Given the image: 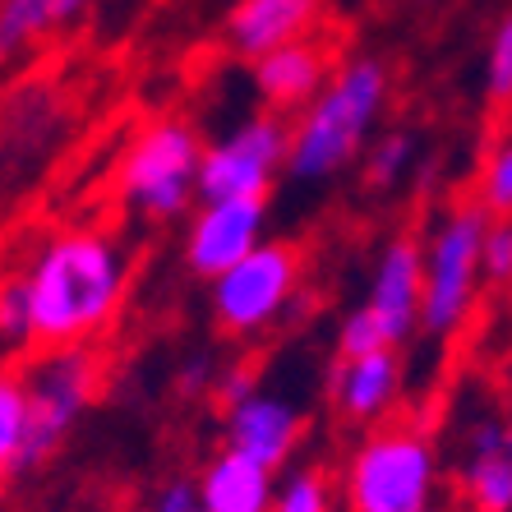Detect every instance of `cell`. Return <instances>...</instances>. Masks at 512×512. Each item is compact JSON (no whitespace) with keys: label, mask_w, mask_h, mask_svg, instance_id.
Here are the masks:
<instances>
[{"label":"cell","mask_w":512,"mask_h":512,"mask_svg":"<svg viewBox=\"0 0 512 512\" xmlns=\"http://www.w3.org/2000/svg\"><path fill=\"white\" fill-rule=\"evenodd\" d=\"M328 79H333L328 51L314 37H300L291 47H277L263 60H254V88L277 111H305L328 88Z\"/></svg>","instance_id":"obj_15"},{"label":"cell","mask_w":512,"mask_h":512,"mask_svg":"<svg viewBox=\"0 0 512 512\" xmlns=\"http://www.w3.org/2000/svg\"><path fill=\"white\" fill-rule=\"evenodd\" d=\"M411 167H416V134H406V130L379 134V139L370 143V153L360 157V171L370 180V190H393V185H402V180L411 176Z\"/></svg>","instance_id":"obj_18"},{"label":"cell","mask_w":512,"mask_h":512,"mask_svg":"<svg viewBox=\"0 0 512 512\" xmlns=\"http://www.w3.org/2000/svg\"><path fill=\"white\" fill-rule=\"evenodd\" d=\"M203 148L190 120L162 116L153 125H143L134 143L120 157L116 171V194L143 222H176L190 213V203L199 199V171H203Z\"/></svg>","instance_id":"obj_4"},{"label":"cell","mask_w":512,"mask_h":512,"mask_svg":"<svg viewBox=\"0 0 512 512\" xmlns=\"http://www.w3.org/2000/svg\"><path fill=\"white\" fill-rule=\"evenodd\" d=\"M194 485L208 512H273L277 503V471L236 448L208 457Z\"/></svg>","instance_id":"obj_16"},{"label":"cell","mask_w":512,"mask_h":512,"mask_svg":"<svg viewBox=\"0 0 512 512\" xmlns=\"http://www.w3.org/2000/svg\"><path fill=\"white\" fill-rule=\"evenodd\" d=\"M273 512H333V485L314 466H286L277 476Z\"/></svg>","instance_id":"obj_19"},{"label":"cell","mask_w":512,"mask_h":512,"mask_svg":"<svg viewBox=\"0 0 512 512\" xmlns=\"http://www.w3.org/2000/svg\"><path fill=\"white\" fill-rule=\"evenodd\" d=\"M254 393H259V383H254V374L245 370V365H231V370H222L213 379V397H217V406H222V411L240 406L245 397H254Z\"/></svg>","instance_id":"obj_26"},{"label":"cell","mask_w":512,"mask_h":512,"mask_svg":"<svg viewBox=\"0 0 512 512\" xmlns=\"http://www.w3.org/2000/svg\"><path fill=\"white\" fill-rule=\"evenodd\" d=\"M0 328H5V342L10 346L28 342V291H24L19 277L5 286V300H0Z\"/></svg>","instance_id":"obj_25"},{"label":"cell","mask_w":512,"mask_h":512,"mask_svg":"<svg viewBox=\"0 0 512 512\" xmlns=\"http://www.w3.org/2000/svg\"><path fill=\"white\" fill-rule=\"evenodd\" d=\"M402 397V356L397 346H383L370 356L337 360L333 374V402L342 411V420L351 425H379Z\"/></svg>","instance_id":"obj_14"},{"label":"cell","mask_w":512,"mask_h":512,"mask_svg":"<svg viewBox=\"0 0 512 512\" xmlns=\"http://www.w3.org/2000/svg\"><path fill=\"white\" fill-rule=\"evenodd\" d=\"M439 453L416 425H374L342 466L346 512H434Z\"/></svg>","instance_id":"obj_3"},{"label":"cell","mask_w":512,"mask_h":512,"mask_svg":"<svg viewBox=\"0 0 512 512\" xmlns=\"http://www.w3.org/2000/svg\"><path fill=\"white\" fill-rule=\"evenodd\" d=\"M365 310L383 328V342L402 351L420 333L425 314V240L393 236L374 259L370 286H365Z\"/></svg>","instance_id":"obj_10"},{"label":"cell","mask_w":512,"mask_h":512,"mask_svg":"<svg viewBox=\"0 0 512 512\" xmlns=\"http://www.w3.org/2000/svg\"><path fill=\"white\" fill-rule=\"evenodd\" d=\"M416 5H434V0H416Z\"/></svg>","instance_id":"obj_30"},{"label":"cell","mask_w":512,"mask_h":512,"mask_svg":"<svg viewBox=\"0 0 512 512\" xmlns=\"http://www.w3.org/2000/svg\"><path fill=\"white\" fill-rule=\"evenodd\" d=\"M476 203L489 217H512V134L489 148V157L480 162L476 180Z\"/></svg>","instance_id":"obj_21"},{"label":"cell","mask_w":512,"mask_h":512,"mask_svg":"<svg viewBox=\"0 0 512 512\" xmlns=\"http://www.w3.org/2000/svg\"><path fill=\"white\" fill-rule=\"evenodd\" d=\"M383 328L374 323V314L365 310V305H356V310L342 319V328H337V360H356V356H370V351H383Z\"/></svg>","instance_id":"obj_23"},{"label":"cell","mask_w":512,"mask_h":512,"mask_svg":"<svg viewBox=\"0 0 512 512\" xmlns=\"http://www.w3.org/2000/svg\"><path fill=\"white\" fill-rule=\"evenodd\" d=\"M485 282L512 286V217H494L485 231Z\"/></svg>","instance_id":"obj_24"},{"label":"cell","mask_w":512,"mask_h":512,"mask_svg":"<svg viewBox=\"0 0 512 512\" xmlns=\"http://www.w3.org/2000/svg\"><path fill=\"white\" fill-rule=\"evenodd\" d=\"M24 434H28V383L24 374H10L0 383V462H5V476L24 453Z\"/></svg>","instance_id":"obj_20"},{"label":"cell","mask_w":512,"mask_h":512,"mask_svg":"<svg viewBox=\"0 0 512 512\" xmlns=\"http://www.w3.org/2000/svg\"><path fill=\"white\" fill-rule=\"evenodd\" d=\"M19 282L28 291V346L70 351L88 346L116 319L130 282V254L107 231H56L33 250Z\"/></svg>","instance_id":"obj_1"},{"label":"cell","mask_w":512,"mask_h":512,"mask_svg":"<svg viewBox=\"0 0 512 512\" xmlns=\"http://www.w3.org/2000/svg\"><path fill=\"white\" fill-rule=\"evenodd\" d=\"M494 217L480 203H457L425 236V314L420 333L434 342L462 333L485 286V231Z\"/></svg>","instance_id":"obj_5"},{"label":"cell","mask_w":512,"mask_h":512,"mask_svg":"<svg viewBox=\"0 0 512 512\" xmlns=\"http://www.w3.org/2000/svg\"><path fill=\"white\" fill-rule=\"evenodd\" d=\"M393 97V74L379 56H356L333 70L328 88L291 120L286 176L296 185H323L370 153L379 116Z\"/></svg>","instance_id":"obj_2"},{"label":"cell","mask_w":512,"mask_h":512,"mask_svg":"<svg viewBox=\"0 0 512 512\" xmlns=\"http://www.w3.org/2000/svg\"><path fill=\"white\" fill-rule=\"evenodd\" d=\"M56 5H60V24H74V19H79L93 0H56Z\"/></svg>","instance_id":"obj_29"},{"label":"cell","mask_w":512,"mask_h":512,"mask_svg":"<svg viewBox=\"0 0 512 512\" xmlns=\"http://www.w3.org/2000/svg\"><path fill=\"white\" fill-rule=\"evenodd\" d=\"M286 153H291V125L282 116H273V111L245 116L203 148L199 203L268 199L273 180L286 171Z\"/></svg>","instance_id":"obj_8"},{"label":"cell","mask_w":512,"mask_h":512,"mask_svg":"<svg viewBox=\"0 0 512 512\" xmlns=\"http://www.w3.org/2000/svg\"><path fill=\"white\" fill-rule=\"evenodd\" d=\"M24 383H28V434L10 476L37 471L65 443V434L79 425V416L97 397V360L88 346L47 351L33 370H24Z\"/></svg>","instance_id":"obj_6"},{"label":"cell","mask_w":512,"mask_h":512,"mask_svg":"<svg viewBox=\"0 0 512 512\" xmlns=\"http://www.w3.org/2000/svg\"><path fill=\"white\" fill-rule=\"evenodd\" d=\"M208 365H213V360H208V356H190V360H185V370L176 374V379H180V388H185V393H199L203 383L213 379V370H208Z\"/></svg>","instance_id":"obj_28"},{"label":"cell","mask_w":512,"mask_h":512,"mask_svg":"<svg viewBox=\"0 0 512 512\" xmlns=\"http://www.w3.org/2000/svg\"><path fill=\"white\" fill-rule=\"evenodd\" d=\"M323 0H236L227 14V47L240 60H263L268 51L310 37Z\"/></svg>","instance_id":"obj_12"},{"label":"cell","mask_w":512,"mask_h":512,"mask_svg":"<svg viewBox=\"0 0 512 512\" xmlns=\"http://www.w3.org/2000/svg\"><path fill=\"white\" fill-rule=\"evenodd\" d=\"M485 93L489 102L508 107L512 102V10L503 14L494 33H489V47H485Z\"/></svg>","instance_id":"obj_22"},{"label":"cell","mask_w":512,"mask_h":512,"mask_svg":"<svg viewBox=\"0 0 512 512\" xmlns=\"http://www.w3.org/2000/svg\"><path fill=\"white\" fill-rule=\"evenodd\" d=\"M300 296V250L286 240H263L250 259H240L231 273L208 282V310L213 323L231 337H254L273 328L291 300Z\"/></svg>","instance_id":"obj_7"},{"label":"cell","mask_w":512,"mask_h":512,"mask_svg":"<svg viewBox=\"0 0 512 512\" xmlns=\"http://www.w3.org/2000/svg\"><path fill=\"white\" fill-rule=\"evenodd\" d=\"M222 434H227V448L254 457L263 466H286L291 453L300 448V434H305V411H300L291 397L282 393H254L240 406H231L222 416Z\"/></svg>","instance_id":"obj_11"},{"label":"cell","mask_w":512,"mask_h":512,"mask_svg":"<svg viewBox=\"0 0 512 512\" xmlns=\"http://www.w3.org/2000/svg\"><path fill=\"white\" fill-rule=\"evenodd\" d=\"M153 512H208L199 499V485L194 480H171L162 494H157Z\"/></svg>","instance_id":"obj_27"},{"label":"cell","mask_w":512,"mask_h":512,"mask_svg":"<svg viewBox=\"0 0 512 512\" xmlns=\"http://www.w3.org/2000/svg\"><path fill=\"white\" fill-rule=\"evenodd\" d=\"M462 489L476 512H512V434L503 416L466 425Z\"/></svg>","instance_id":"obj_13"},{"label":"cell","mask_w":512,"mask_h":512,"mask_svg":"<svg viewBox=\"0 0 512 512\" xmlns=\"http://www.w3.org/2000/svg\"><path fill=\"white\" fill-rule=\"evenodd\" d=\"M56 28H65L56 0H0V47H5V56H19L24 47L42 42Z\"/></svg>","instance_id":"obj_17"},{"label":"cell","mask_w":512,"mask_h":512,"mask_svg":"<svg viewBox=\"0 0 512 512\" xmlns=\"http://www.w3.org/2000/svg\"><path fill=\"white\" fill-rule=\"evenodd\" d=\"M268 231V199H208L185 222V268L203 282H217L240 259L259 250Z\"/></svg>","instance_id":"obj_9"}]
</instances>
